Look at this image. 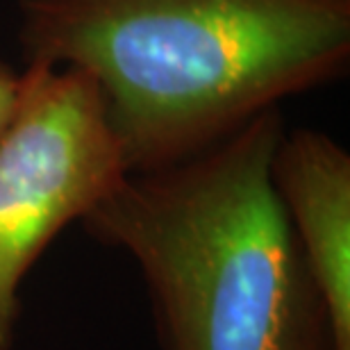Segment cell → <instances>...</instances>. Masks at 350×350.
<instances>
[{"instance_id":"6da1fadb","label":"cell","mask_w":350,"mask_h":350,"mask_svg":"<svg viewBox=\"0 0 350 350\" xmlns=\"http://www.w3.org/2000/svg\"><path fill=\"white\" fill-rule=\"evenodd\" d=\"M27 64L100 94L130 173L219 144L344 71L350 0H18Z\"/></svg>"},{"instance_id":"277c9868","label":"cell","mask_w":350,"mask_h":350,"mask_svg":"<svg viewBox=\"0 0 350 350\" xmlns=\"http://www.w3.org/2000/svg\"><path fill=\"white\" fill-rule=\"evenodd\" d=\"M273 182L325 303L334 346L350 350V155L325 132L284 130Z\"/></svg>"},{"instance_id":"3957f363","label":"cell","mask_w":350,"mask_h":350,"mask_svg":"<svg viewBox=\"0 0 350 350\" xmlns=\"http://www.w3.org/2000/svg\"><path fill=\"white\" fill-rule=\"evenodd\" d=\"M23 75L0 137V350L16 341L27 271L130 173L87 73L27 64Z\"/></svg>"},{"instance_id":"5b68a950","label":"cell","mask_w":350,"mask_h":350,"mask_svg":"<svg viewBox=\"0 0 350 350\" xmlns=\"http://www.w3.org/2000/svg\"><path fill=\"white\" fill-rule=\"evenodd\" d=\"M23 73L12 71L10 66L0 62V137H3L14 111L18 107L21 94H23Z\"/></svg>"},{"instance_id":"7a4b0ae2","label":"cell","mask_w":350,"mask_h":350,"mask_svg":"<svg viewBox=\"0 0 350 350\" xmlns=\"http://www.w3.org/2000/svg\"><path fill=\"white\" fill-rule=\"evenodd\" d=\"M266 109L219 144L128 173L82 219L139 266L164 350H337L273 182Z\"/></svg>"}]
</instances>
